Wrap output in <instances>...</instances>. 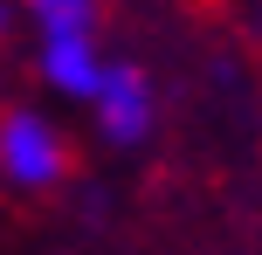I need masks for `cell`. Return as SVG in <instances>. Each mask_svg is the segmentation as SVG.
Masks as SVG:
<instances>
[{
	"mask_svg": "<svg viewBox=\"0 0 262 255\" xmlns=\"http://www.w3.org/2000/svg\"><path fill=\"white\" fill-rule=\"evenodd\" d=\"M0 173L14 187H28V193L55 187L69 173V138L41 110H0Z\"/></svg>",
	"mask_w": 262,
	"mask_h": 255,
	"instance_id": "6da1fadb",
	"label": "cell"
},
{
	"mask_svg": "<svg viewBox=\"0 0 262 255\" xmlns=\"http://www.w3.org/2000/svg\"><path fill=\"white\" fill-rule=\"evenodd\" d=\"M90 104H97V118H104L111 138H138L145 124H152V90H145L138 69H104L97 90H90Z\"/></svg>",
	"mask_w": 262,
	"mask_h": 255,
	"instance_id": "7a4b0ae2",
	"label": "cell"
},
{
	"mask_svg": "<svg viewBox=\"0 0 262 255\" xmlns=\"http://www.w3.org/2000/svg\"><path fill=\"white\" fill-rule=\"evenodd\" d=\"M41 21V35H90L97 21V0H28Z\"/></svg>",
	"mask_w": 262,
	"mask_h": 255,
	"instance_id": "3957f363",
	"label": "cell"
}]
</instances>
